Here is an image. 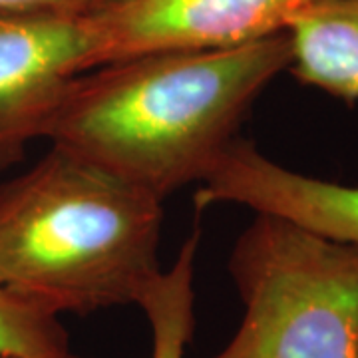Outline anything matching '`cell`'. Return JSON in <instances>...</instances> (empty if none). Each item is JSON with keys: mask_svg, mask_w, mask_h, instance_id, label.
Instances as JSON below:
<instances>
[{"mask_svg": "<svg viewBox=\"0 0 358 358\" xmlns=\"http://www.w3.org/2000/svg\"><path fill=\"white\" fill-rule=\"evenodd\" d=\"M199 245V231L183 243L171 268L141 296L140 307L152 329V358H185L195 329L193 268Z\"/></svg>", "mask_w": 358, "mask_h": 358, "instance_id": "obj_8", "label": "cell"}, {"mask_svg": "<svg viewBox=\"0 0 358 358\" xmlns=\"http://www.w3.org/2000/svg\"><path fill=\"white\" fill-rule=\"evenodd\" d=\"M94 2H98V0H84V6H82V10H84V8H88V6H92Z\"/></svg>", "mask_w": 358, "mask_h": 358, "instance_id": "obj_11", "label": "cell"}, {"mask_svg": "<svg viewBox=\"0 0 358 358\" xmlns=\"http://www.w3.org/2000/svg\"><path fill=\"white\" fill-rule=\"evenodd\" d=\"M0 358H16V357H0ZM64 358H84V357H78V355H72V352H68Z\"/></svg>", "mask_w": 358, "mask_h": 358, "instance_id": "obj_12", "label": "cell"}, {"mask_svg": "<svg viewBox=\"0 0 358 358\" xmlns=\"http://www.w3.org/2000/svg\"><path fill=\"white\" fill-rule=\"evenodd\" d=\"M162 199L60 145L0 187V285L54 315L140 305Z\"/></svg>", "mask_w": 358, "mask_h": 358, "instance_id": "obj_2", "label": "cell"}, {"mask_svg": "<svg viewBox=\"0 0 358 358\" xmlns=\"http://www.w3.org/2000/svg\"><path fill=\"white\" fill-rule=\"evenodd\" d=\"M227 268L243 319L211 358H358V247L257 213Z\"/></svg>", "mask_w": 358, "mask_h": 358, "instance_id": "obj_3", "label": "cell"}, {"mask_svg": "<svg viewBox=\"0 0 358 358\" xmlns=\"http://www.w3.org/2000/svg\"><path fill=\"white\" fill-rule=\"evenodd\" d=\"M289 62L281 32L237 48L155 52L98 66L72 80L46 140L164 201L207 178Z\"/></svg>", "mask_w": 358, "mask_h": 358, "instance_id": "obj_1", "label": "cell"}, {"mask_svg": "<svg viewBox=\"0 0 358 358\" xmlns=\"http://www.w3.org/2000/svg\"><path fill=\"white\" fill-rule=\"evenodd\" d=\"M201 211L237 203L358 247V185L310 178L268 159L251 140L235 138L195 192Z\"/></svg>", "mask_w": 358, "mask_h": 358, "instance_id": "obj_6", "label": "cell"}, {"mask_svg": "<svg viewBox=\"0 0 358 358\" xmlns=\"http://www.w3.org/2000/svg\"><path fill=\"white\" fill-rule=\"evenodd\" d=\"M84 0H0V13L6 10H82Z\"/></svg>", "mask_w": 358, "mask_h": 358, "instance_id": "obj_10", "label": "cell"}, {"mask_svg": "<svg viewBox=\"0 0 358 358\" xmlns=\"http://www.w3.org/2000/svg\"><path fill=\"white\" fill-rule=\"evenodd\" d=\"M310 0H98L84 8L92 68L155 52L237 48L287 32Z\"/></svg>", "mask_w": 358, "mask_h": 358, "instance_id": "obj_5", "label": "cell"}, {"mask_svg": "<svg viewBox=\"0 0 358 358\" xmlns=\"http://www.w3.org/2000/svg\"><path fill=\"white\" fill-rule=\"evenodd\" d=\"M291 72L346 103L358 100V0H310L287 28Z\"/></svg>", "mask_w": 358, "mask_h": 358, "instance_id": "obj_7", "label": "cell"}, {"mask_svg": "<svg viewBox=\"0 0 358 358\" xmlns=\"http://www.w3.org/2000/svg\"><path fill=\"white\" fill-rule=\"evenodd\" d=\"M68 352L60 317L0 285V357L64 358Z\"/></svg>", "mask_w": 358, "mask_h": 358, "instance_id": "obj_9", "label": "cell"}, {"mask_svg": "<svg viewBox=\"0 0 358 358\" xmlns=\"http://www.w3.org/2000/svg\"><path fill=\"white\" fill-rule=\"evenodd\" d=\"M84 10L0 13V169L46 140L72 80L92 70Z\"/></svg>", "mask_w": 358, "mask_h": 358, "instance_id": "obj_4", "label": "cell"}]
</instances>
